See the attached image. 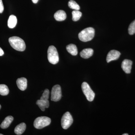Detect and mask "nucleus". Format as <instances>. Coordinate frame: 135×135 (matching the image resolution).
I'll return each mask as SVG.
<instances>
[{"mask_svg":"<svg viewBox=\"0 0 135 135\" xmlns=\"http://www.w3.org/2000/svg\"><path fill=\"white\" fill-rule=\"evenodd\" d=\"M16 17L12 15L10 16L8 21V26L9 28H13L15 27L17 23Z\"/></svg>","mask_w":135,"mask_h":135,"instance_id":"dca6fc26","label":"nucleus"},{"mask_svg":"<svg viewBox=\"0 0 135 135\" xmlns=\"http://www.w3.org/2000/svg\"><path fill=\"white\" fill-rule=\"evenodd\" d=\"M16 83L18 88L20 90L24 91L26 89L27 87V80L24 77L18 79L17 80Z\"/></svg>","mask_w":135,"mask_h":135,"instance_id":"9d476101","label":"nucleus"},{"mask_svg":"<svg viewBox=\"0 0 135 135\" xmlns=\"http://www.w3.org/2000/svg\"><path fill=\"white\" fill-rule=\"evenodd\" d=\"M1 105H0V109H1Z\"/></svg>","mask_w":135,"mask_h":135,"instance_id":"bb28decb","label":"nucleus"},{"mask_svg":"<svg viewBox=\"0 0 135 135\" xmlns=\"http://www.w3.org/2000/svg\"><path fill=\"white\" fill-rule=\"evenodd\" d=\"M128 30L129 33L130 35H133L135 33V20L129 25Z\"/></svg>","mask_w":135,"mask_h":135,"instance_id":"412c9836","label":"nucleus"},{"mask_svg":"<svg viewBox=\"0 0 135 135\" xmlns=\"http://www.w3.org/2000/svg\"><path fill=\"white\" fill-rule=\"evenodd\" d=\"M32 1L34 3H36L38 2V0H32Z\"/></svg>","mask_w":135,"mask_h":135,"instance_id":"393cba45","label":"nucleus"},{"mask_svg":"<svg viewBox=\"0 0 135 135\" xmlns=\"http://www.w3.org/2000/svg\"><path fill=\"white\" fill-rule=\"evenodd\" d=\"M11 47L18 51H24L26 49V44L23 40L18 36H12L9 39Z\"/></svg>","mask_w":135,"mask_h":135,"instance_id":"f257e3e1","label":"nucleus"},{"mask_svg":"<svg viewBox=\"0 0 135 135\" xmlns=\"http://www.w3.org/2000/svg\"><path fill=\"white\" fill-rule=\"evenodd\" d=\"M95 30L91 27H88L83 29L79 34L80 40L84 42L91 41L95 36Z\"/></svg>","mask_w":135,"mask_h":135,"instance_id":"f03ea898","label":"nucleus"},{"mask_svg":"<svg viewBox=\"0 0 135 135\" xmlns=\"http://www.w3.org/2000/svg\"><path fill=\"white\" fill-rule=\"evenodd\" d=\"M9 93V90L7 86L4 84H0V95H7Z\"/></svg>","mask_w":135,"mask_h":135,"instance_id":"a211bd4d","label":"nucleus"},{"mask_svg":"<svg viewBox=\"0 0 135 135\" xmlns=\"http://www.w3.org/2000/svg\"><path fill=\"white\" fill-rule=\"evenodd\" d=\"M4 51L0 47V56H2L4 55Z\"/></svg>","mask_w":135,"mask_h":135,"instance_id":"b1692460","label":"nucleus"},{"mask_svg":"<svg viewBox=\"0 0 135 135\" xmlns=\"http://www.w3.org/2000/svg\"><path fill=\"white\" fill-rule=\"evenodd\" d=\"M73 119L69 112H66L63 115L61 119V126L63 129H67L72 124Z\"/></svg>","mask_w":135,"mask_h":135,"instance_id":"423d86ee","label":"nucleus"},{"mask_svg":"<svg viewBox=\"0 0 135 135\" xmlns=\"http://www.w3.org/2000/svg\"><path fill=\"white\" fill-rule=\"evenodd\" d=\"M54 18L56 20L59 22L64 21L66 18V14L64 11L60 10L55 13Z\"/></svg>","mask_w":135,"mask_h":135,"instance_id":"f8f14e48","label":"nucleus"},{"mask_svg":"<svg viewBox=\"0 0 135 135\" xmlns=\"http://www.w3.org/2000/svg\"><path fill=\"white\" fill-rule=\"evenodd\" d=\"M4 10V6L2 0H0V13H2Z\"/></svg>","mask_w":135,"mask_h":135,"instance_id":"5701e85b","label":"nucleus"},{"mask_svg":"<svg viewBox=\"0 0 135 135\" xmlns=\"http://www.w3.org/2000/svg\"><path fill=\"white\" fill-rule=\"evenodd\" d=\"M83 92L85 95L88 101H92L95 97V93L86 82H83L81 85Z\"/></svg>","mask_w":135,"mask_h":135,"instance_id":"39448f33","label":"nucleus"},{"mask_svg":"<svg viewBox=\"0 0 135 135\" xmlns=\"http://www.w3.org/2000/svg\"><path fill=\"white\" fill-rule=\"evenodd\" d=\"M36 104L42 111H45V109L49 108V102L48 100H44L40 99L37 100Z\"/></svg>","mask_w":135,"mask_h":135,"instance_id":"ddd939ff","label":"nucleus"},{"mask_svg":"<svg viewBox=\"0 0 135 135\" xmlns=\"http://www.w3.org/2000/svg\"><path fill=\"white\" fill-rule=\"evenodd\" d=\"M68 52L73 56H76L78 54V50L76 46L74 44H70L66 47Z\"/></svg>","mask_w":135,"mask_h":135,"instance_id":"f3484780","label":"nucleus"},{"mask_svg":"<svg viewBox=\"0 0 135 135\" xmlns=\"http://www.w3.org/2000/svg\"><path fill=\"white\" fill-rule=\"evenodd\" d=\"M47 57L49 61L52 64H56L59 61V57L56 49L55 46H49L47 51Z\"/></svg>","mask_w":135,"mask_h":135,"instance_id":"7ed1b4c3","label":"nucleus"},{"mask_svg":"<svg viewBox=\"0 0 135 135\" xmlns=\"http://www.w3.org/2000/svg\"><path fill=\"white\" fill-rule=\"evenodd\" d=\"M72 20L74 22L78 21L82 16V13L79 10L73 11L72 12Z\"/></svg>","mask_w":135,"mask_h":135,"instance_id":"6ab92c4d","label":"nucleus"},{"mask_svg":"<svg viewBox=\"0 0 135 135\" xmlns=\"http://www.w3.org/2000/svg\"><path fill=\"white\" fill-rule=\"evenodd\" d=\"M128 134H127V133H125V134H123L122 135H128Z\"/></svg>","mask_w":135,"mask_h":135,"instance_id":"a878e982","label":"nucleus"},{"mask_svg":"<svg viewBox=\"0 0 135 135\" xmlns=\"http://www.w3.org/2000/svg\"><path fill=\"white\" fill-rule=\"evenodd\" d=\"M0 135H3V134H0Z\"/></svg>","mask_w":135,"mask_h":135,"instance_id":"cd10ccee","label":"nucleus"},{"mask_svg":"<svg viewBox=\"0 0 135 135\" xmlns=\"http://www.w3.org/2000/svg\"><path fill=\"white\" fill-rule=\"evenodd\" d=\"M62 97L61 87L59 85H55L52 88L51 91V101L57 102L59 101Z\"/></svg>","mask_w":135,"mask_h":135,"instance_id":"0eeeda50","label":"nucleus"},{"mask_svg":"<svg viewBox=\"0 0 135 135\" xmlns=\"http://www.w3.org/2000/svg\"><path fill=\"white\" fill-rule=\"evenodd\" d=\"M94 53V50L92 49H85L81 51L80 53V56L83 58H89L93 55Z\"/></svg>","mask_w":135,"mask_h":135,"instance_id":"9b49d317","label":"nucleus"},{"mask_svg":"<svg viewBox=\"0 0 135 135\" xmlns=\"http://www.w3.org/2000/svg\"><path fill=\"white\" fill-rule=\"evenodd\" d=\"M50 91L49 89H46L44 91L42 96L40 98V99L44 100H48L49 96Z\"/></svg>","mask_w":135,"mask_h":135,"instance_id":"4be33fe9","label":"nucleus"},{"mask_svg":"<svg viewBox=\"0 0 135 135\" xmlns=\"http://www.w3.org/2000/svg\"><path fill=\"white\" fill-rule=\"evenodd\" d=\"M51 122L49 118L46 116H41L36 118L33 123L34 127L38 129H41L49 126Z\"/></svg>","mask_w":135,"mask_h":135,"instance_id":"20e7f679","label":"nucleus"},{"mask_svg":"<svg viewBox=\"0 0 135 135\" xmlns=\"http://www.w3.org/2000/svg\"><path fill=\"white\" fill-rule=\"evenodd\" d=\"M68 5L69 7L72 9L75 10H79L80 9L79 5L76 3V2L73 0H70L68 3Z\"/></svg>","mask_w":135,"mask_h":135,"instance_id":"aec40b11","label":"nucleus"},{"mask_svg":"<svg viewBox=\"0 0 135 135\" xmlns=\"http://www.w3.org/2000/svg\"><path fill=\"white\" fill-rule=\"evenodd\" d=\"M133 62L131 60L125 59L122 63L121 67L122 70L126 73H130Z\"/></svg>","mask_w":135,"mask_h":135,"instance_id":"1a4fd4ad","label":"nucleus"},{"mask_svg":"<svg viewBox=\"0 0 135 135\" xmlns=\"http://www.w3.org/2000/svg\"><path fill=\"white\" fill-rule=\"evenodd\" d=\"M14 120V118L12 116H9L6 117L1 125V127L2 129L7 128L9 127Z\"/></svg>","mask_w":135,"mask_h":135,"instance_id":"4468645a","label":"nucleus"},{"mask_svg":"<svg viewBox=\"0 0 135 135\" xmlns=\"http://www.w3.org/2000/svg\"><path fill=\"white\" fill-rule=\"evenodd\" d=\"M120 55V53L118 51L112 50L107 54L106 60L107 63L110 62L112 60L118 59Z\"/></svg>","mask_w":135,"mask_h":135,"instance_id":"6e6552de","label":"nucleus"},{"mask_svg":"<svg viewBox=\"0 0 135 135\" xmlns=\"http://www.w3.org/2000/svg\"><path fill=\"white\" fill-rule=\"evenodd\" d=\"M26 129V125L25 123H22L18 124L16 127L15 129V133L16 134H22Z\"/></svg>","mask_w":135,"mask_h":135,"instance_id":"2eb2a0df","label":"nucleus"}]
</instances>
